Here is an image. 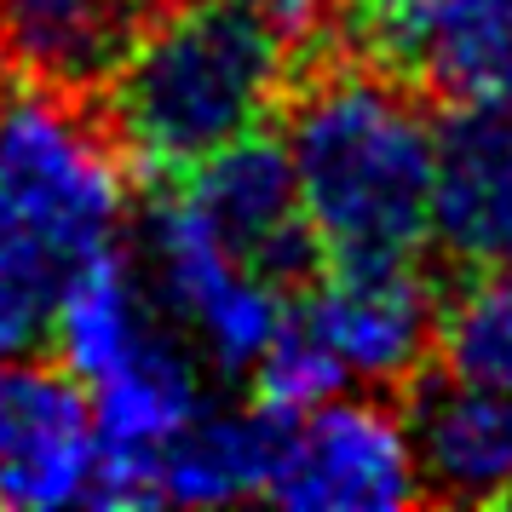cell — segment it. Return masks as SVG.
<instances>
[{
	"instance_id": "1",
	"label": "cell",
	"mask_w": 512,
	"mask_h": 512,
	"mask_svg": "<svg viewBox=\"0 0 512 512\" xmlns=\"http://www.w3.org/2000/svg\"><path fill=\"white\" fill-rule=\"evenodd\" d=\"M305 225L334 265H397L432 236L438 121L380 64L317 75L282 127Z\"/></svg>"
},
{
	"instance_id": "2",
	"label": "cell",
	"mask_w": 512,
	"mask_h": 512,
	"mask_svg": "<svg viewBox=\"0 0 512 512\" xmlns=\"http://www.w3.org/2000/svg\"><path fill=\"white\" fill-rule=\"evenodd\" d=\"M294 41L265 0H173L127 41L110 87V133L144 173H190L277 110Z\"/></svg>"
},
{
	"instance_id": "3",
	"label": "cell",
	"mask_w": 512,
	"mask_h": 512,
	"mask_svg": "<svg viewBox=\"0 0 512 512\" xmlns=\"http://www.w3.org/2000/svg\"><path fill=\"white\" fill-rule=\"evenodd\" d=\"M0 208L24 219L64 265L116 248L127 225V173L70 87L29 81L0 98Z\"/></svg>"
},
{
	"instance_id": "4",
	"label": "cell",
	"mask_w": 512,
	"mask_h": 512,
	"mask_svg": "<svg viewBox=\"0 0 512 512\" xmlns=\"http://www.w3.org/2000/svg\"><path fill=\"white\" fill-rule=\"evenodd\" d=\"M144 277L173 328L219 374H254L265 346L288 323V282L225 248L190 213L185 196H167L144 225Z\"/></svg>"
},
{
	"instance_id": "5",
	"label": "cell",
	"mask_w": 512,
	"mask_h": 512,
	"mask_svg": "<svg viewBox=\"0 0 512 512\" xmlns=\"http://www.w3.org/2000/svg\"><path fill=\"white\" fill-rule=\"evenodd\" d=\"M409 420L369 392H334L282 415L265 501L294 512H397L420 501Z\"/></svg>"
},
{
	"instance_id": "6",
	"label": "cell",
	"mask_w": 512,
	"mask_h": 512,
	"mask_svg": "<svg viewBox=\"0 0 512 512\" xmlns=\"http://www.w3.org/2000/svg\"><path fill=\"white\" fill-rule=\"evenodd\" d=\"M288 317L328 357L346 392H380L415 380L426 351L438 346V294L426 288L415 259L397 265H334Z\"/></svg>"
},
{
	"instance_id": "7",
	"label": "cell",
	"mask_w": 512,
	"mask_h": 512,
	"mask_svg": "<svg viewBox=\"0 0 512 512\" xmlns=\"http://www.w3.org/2000/svg\"><path fill=\"white\" fill-rule=\"evenodd\" d=\"M351 41L449 104L512 110V0H351Z\"/></svg>"
},
{
	"instance_id": "8",
	"label": "cell",
	"mask_w": 512,
	"mask_h": 512,
	"mask_svg": "<svg viewBox=\"0 0 512 512\" xmlns=\"http://www.w3.org/2000/svg\"><path fill=\"white\" fill-rule=\"evenodd\" d=\"M0 501L29 512L98 501V432L70 369L0 357Z\"/></svg>"
},
{
	"instance_id": "9",
	"label": "cell",
	"mask_w": 512,
	"mask_h": 512,
	"mask_svg": "<svg viewBox=\"0 0 512 512\" xmlns=\"http://www.w3.org/2000/svg\"><path fill=\"white\" fill-rule=\"evenodd\" d=\"M179 196L225 248H236L248 265L271 271L277 282L311 277L323 259L317 236L305 225L288 150L271 133H248L202 167H190V185Z\"/></svg>"
},
{
	"instance_id": "10",
	"label": "cell",
	"mask_w": 512,
	"mask_h": 512,
	"mask_svg": "<svg viewBox=\"0 0 512 512\" xmlns=\"http://www.w3.org/2000/svg\"><path fill=\"white\" fill-rule=\"evenodd\" d=\"M403 420L426 495L466 507L512 501V392L443 369L415 386Z\"/></svg>"
},
{
	"instance_id": "11",
	"label": "cell",
	"mask_w": 512,
	"mask_h": 512,
	"mask_svg": "<svg viewBox=\"0 0 512 512\" xmlns=\"http://www.w3.org/2000/svg\"><path fill=\"white\" fill-rule=\"evenodd\" d=\"M432 236L466 265H512V110L455 104L438 121Z\"/></svg>"
},
{
	"instance_id": "12",
	"label": "cell",
	"mask_w": 512,
	"mask_h": 512,
	"mask_svg": "<svg viewBox=\"0 0 512 512\" xmlns=\"http://www.w3.org/2000/svg\"><path fill=\"white\" fill-rule=\"evenodd\" d=\"M277 409H202L179 438L156 455L150 472V507H231L265 501V478L277 461Z\"/></svg>"
},
{
	"instance_id": "13",
	"label": "cell",
	"mask_w": 512,
	"mask_h": 512,
	"mask_svg": "<svg viewBox=\"0 0 512 512\" xmlns=\"http://www.w3.org/2000/svg\"><path fill=\"white\" fill-rule=\"evenodd\" d=\"M144 24V0H0V52L52 87H87L116 70Z\"/></svg>"
},
{
	"instance_id": "14",
	"label": "cell",
	"mask_w": 512,
	"mask_h": 512,
	"mask_svg": "<svg viewBox=\"0 0 512 512\" xmlns=\"http://www.w3.org/2000/svg\"><path fill=\"white\" fill-rule=\"evenodd\" d=\"M443 369L512 392V265H478L449 305H438Z\"/></svg>"
},
{
	"instance_id": "15",
	"label": "cell",
	"mask_w": 512,
	"mask_h": 512,
	"mask_svg": "<svg viewBox=\"0 0 512 512\" xmlns=\"http://www.w3.org/2000/svg\"><path fill=\"white\" fill-rule=\"evenodd\" d=\"M64 277H70V265L24 219L0 208V357H24L52 328V305H58Z\"/></svg>"
}]
</instances>
